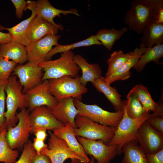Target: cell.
<instances>
[{
	"instance_id": "obj_5",
	"label": "cell",
	"mask_w": 163,
	"mask_h": 163,
	"mask_svg": "<svg viewBox=\"0 0 163 163\" xmlns=\"http://www.w3.org/2000/svg\"><path fill=\"white\" fill-rule=\"evenodd\" d=\"M74 133L88 139L102 141L108 145L113 137L116 128L96 123L90 119L77 115L75 118Z\"/></svg>"
},
{
	"instance_id": "obj_45",
	"label": "cell",
	"mask_w": 163,
	"mask_h": 163,
	"mask_svg": "<svg viewBox=\"0 0 163 163\" xmlns=\"http://www.w3.org/2000/svg\"><path fill=\"white\" fill-rule=\"evenodd\" d=\"M91 161H90L87 163H96L94 161V158L91 156H90ZM71 163H83L81 161L79 160L76 158H72L71 159Z\"/></svg>"
},
{
	"instance_id": "obj_4",
	"label": "cell",
	"mask_w": 163,
	"mask_h": 163,
	"mask_svg": "<svg viewBox=\"0 0 163 163\" xmlns=\"http://www.w3.org/2000/svg\"><path fill=\"white\" fill-rule=\"evenodd\" d=\"M74 55L71 51H68L62 53L58 59L45 60L38 64L44 71L42 81L66 76L74 77L78 75L80 69L74 61Z\"/></svg>"
},
{
	"instance_id": "obj_16",
	"label": "cell",
	"mask_w": 163,
	"mask_h": 163,
	"mask_svg": "<svg viewBox=\"0 0 163 163\" xmlns=\"http://www.w3.org/2000/svg\"><path fill=\"white\" fill-rule=\"evenodd\" d=\"M63 29L60 24L55 25L36 15L30 21L27 34L30 42L39 40L49 35H56L59 30Z\"/></svg>"
},
{
	"instance_id": "obj_8",
	"label": "cell",
	"mask_w": 163,
	"mask_h": 163,
	"mask_svg": "<svg viewBox=\"0 0 163 163\" xmlns=\"http://www.w3.org/2000/svg\"><path fill=\"white\" fill-rule=\"evenodd\" d=\"M29 113L30 111L26 107L21 109L16 115L18 121L17 124L14 127L6 128V141L11 149L22 148L29 141L30 134L31 133Z\"/></svg>"
},
{
	"instance_id": "obj_25",
	"label": "cell",
	"mask_w": 163,
	"mask_h": 163,
	"mask_svg": "<svg viewBox=\"0 0 163 163\" xmlns=\"http://www.w3.org/2000/svg\"><path fill=\"white\" fill-rule=\"evenodd\" d=\"M142 34L140 43L147 48L163 44V24L152 23L146 27Z\"/></svg>"
},
{
	"instance_id": "obj_44",
	"label": "cell",
	"mask_w": 163,
	"mask_h": 163,
	"mask_svg": "<svg viewBox=\"0 0 163 163\" xmlns=\"http://www.w3.org/2000/svg\"><path fill=\"white\" fill-rule=\"evenodd\" d=\"M156 22L163 24V8H161L158 12Z\"/></svg>"
},
{
	"instance_id": "obj_35",
	"label": "cell",
	"mask_w": 163,
	"mask_h": 163,
	"mask_svg": "<svg viewBox=\"0 0 163 163\" xmlns=\"http://www.w3.org/2000/svg\"><path fill=\"white\" fill-rule=\"evenodd\" d=\"M7 81H0V133L6 128L4 116L6 100L5 88Z\"/></svg>"
},
{
	"instance_id": "obj_14",
	"label": "cell",
	"mask_w": 163,
	"mask_h": 163,
	"mask_svg": "<svg viewBox=\"0 0 163 163\" xmlns=\"http://www.w3.org/2000/svg\"><path fill=\"white\" fill-rule=\"evenodd\" d=\"M30 111L29 117L31 133H34L41 129L53 131L64 126L55 118L50 108L46 106L37 107Z\"/></svg>"
},
{
	"instance_id": "obj_24",
	"label": "cell",
	"mask_w": 163,
	"mask_h": 163,
	"mask_svg": "<svg viewBox=\"0 0 163 163\" xmlns=\"http://www.w3.org/2000/svg\"><path fill=\"white\" fill-rule=\"evenodd\" d=\"M93 85L99 92L103 93L110 102L116 111H123L124 101L115 87H112L107 83L102 77L96 79L92 83Z\"/></svg>"
},
{
	"instance_id": "obj_43",
	"label": "cell",
	"mask_w": 163,
	"mask_h": 163,
	"mask_svg": "<svg viewBox=\"0 0 163 163\" xmlns=\"http://www.w3.org/2000/svg\"><path fill=\"white\" fill-rule=\"evenodd\" d=\"M11 40V37L9 33H4L0 31V44H3Z\"/></svg>"
},
{
	"instance_id": "obj_28",
	"label": "cell",
	"mask_w": 163,
	"mask_h": 163,
	"mask_svg": "<svg viewBox=\"0 0 163 163\" xmlns=\"http://www.w3.org/2000/svg\"><path fill=\"white\" fill-rule=\"evenodd\" d=\"M129 92L137 97L147 113L151 111L154 112L159 107L160 101L157 103L155 102L151 97L148 88L141 84L136 85Z\"/></svg>"
},
{
	"instance_id": "obj_33",
	"label": "cell",
	"mask_w": 163,
	"mask_h": 163,
	"mask_svg": "<svg viewBox=\"0 0 163 163\" xmlns=\"http://www.w3.org/2000/svg\"><path fill=\"white\" fill-rule=\"evenodd\" d=\"M127 100H125L127 113L130 118L135 119L139 118L147 113L141 103L133 94L129 92L126 96Z\"/></svg>"
},
{
	"instance_id": "obj_38",
	"label": "cell",
	"mask_w": 163,
	"mask_h": 163,
	"mask_svg": "<svg viewBox=\"0 0 163 163\" xmlns=\"http://www.w3.org/2000/svg\"><path fill=\"white\" fill-rule=\"evenodd\" d=\"M15 9V14L18 18H21L23 12L26 10L27 2L24 0H11Z\"/></svg>"
},
{
	"instance_id": "obj_36",
	"label": "cell",
	"mask_w": 163,
	"mask_h": 163,
	"mask_svg": "<svg viewBox=\"0 0 163 163\" xmlns=\"http://www.w3.org/2000/svg\"><path fill=\"white\" fill-rule=\"evenodd\" d=\"M36 153L32 142L29 141L24 146L20 158L14 163H31L32 159Z\"/></svg>"
},
{
	"instance_id": "obj_41",
	"label": "cell",
	"mask_w": 163,
	"mask_h": 163,
	"mask_svg": "<svg viewBox=\"0 0 163 163\" xmlns=\"http://www.w3.org/2000/svg\"><path fill=\"white\" fill-rule=\"evenodd\" d=\"M33 148L37 154H40L41 151L43 149L47 146V144L44 142V141L40 140L35 138L32 142Z\"/></svg>"
},
{
	"instance_id": "obj_9",
	"label": "cell",
	"mask_w": 163,
	"mask_h": 163,
	"mask_svg": "<svg viewBox=\"0 0 163 163\" xmlns=\"http://www.w3.org/2000/svg\"><path fill=\"white\" fill-rule=\"evenodd\" d=\"M47 146L42 149L40 153L49 157L52 163H63L66 159L76 158L83 163H87L85 160L73 151L65 141L56 136L50 130Z\"/></svg>"
},
{
	"instance_id": "obj_39",
	"label": "cell",
	"mask_w": 163,
	"mask_h": 163,
	"mask_svg": "<svg viewBox=\"0 0 163 163\" xmlns=\"http://www.w3.org/2000/svg\"><path fill=\"white\" fill-rule=\"evenodd\" d=\"M148 163H163V149L152 154H145Z\"/></svg>"
},
{
	"instance_id": "obj_19",
	"label": "cell",
	"mask_w": 163,
	"mask_h": 163,
	"mask_svg": "<svg viewBox=\"0 0 163 163\" xmlns=\"http://www.w3.org/2000/svg\"><path fill=\"white\" fill-rule=\"evenodd\" d=\"M144 45L140 43L139 48L136 47L133 52L129 59L113 74L107 77H104L105 81L110 84L117 81L127 80L131 76L130 69L136 64L140 56L147 49Z\"/></svg>"
},
{
	"instance_id": "obj_40",
	"label": "cell",
	"mask_w": 163,
	"mask_h": 163,
	"mask_svg": "<svg viewBox=\"0 0 163 163\" xmlns=\"http://www.w3.org/2000/svg\"><path fill=\"white\" fill-rule=\"evenodd\" d=\"M31 163H52L48 157L46 155L40 153L34 155L32 159Z\"/></svg>"
},
{
	"instance_id": "obj_1",
	"label": "cell",
	"mask_w": 163,
	"mask_h": 163,
	"mask_svg": "<svg viewBox=\"0 0 163 163\" xmlns=\"http://www.w3.org/2000/svg\"><path fill=\"white\" fill-rule=\"evenodd\" d=\"M163 8V0H134L126 12L123 20L129 29L142 34L149 25L156 22L159 10Z\"/></svg>"
},
{
	"instance_id": "obj_20",
	"label": "cell",
	"mask_w": 163,
	"mask_h": 163,
	"mask_svg": "<svg viewBox=\"0 0 163 163\" xmlns=\"http://www.w3.org/2000/svg\"><path fill=\"white\" fill-rule=\"evenodd\" d=\"M74 128L69 123L53 130V133L59 138L64 140L71 149L87 163L91 158L85 152L84 149L77 139L74 132Z\"/></svg>"
},
{
	"instance_id": "obj_21",
	"label": "cell",
	"mask_w": 163,
	"mask_h": 163,
	"mask_svg": "<svg viewBox=\"0 0 163 163\" xmlns=\"http://www.w3.org/2000/svg\"><path fill=\"white\" fill-rule=\"evenodd\" d=\"M35 9L37 15L55 25L58 24L54 22V18L56 16L60 17L61 14L65 15L72 14L80 16L78 10L75 9L71 8L68 10L58 9L53 6L48 0L35 1Z\"/></svg>"
},
{
	"instance_id": "obj_17",
	"label": "cell",
	"mask_w": 163,
	"mask_h": 163,
	"mask_svg": "<svg viewBox=\"0 0 163 163\" xmlns=\"http://www.w3.org/2000/svg\"><path fill=\"white\" fill-rule=\"evenodd\" d=\"M74 99L72 97H67L60 100L50 109L52 113L59 121L64 125L69 123L75 129V118L78 111L75 105Z\"/></svg>"
},
{
	"instance_id": "obj_7",
	"label": "cell",
	"mask_w": 163,
	"mask_h": 163,
	"mask_svg": "<svg viewBox=\"0 0 163 163\" xmlns=\"http://www.w3.org/2000/svg\"><path fill=\"white\" fill-rule=\"evenodd\" d=\"M74 102L78 111V115L103 125L116 128L123 116V111L109 112L96 104H86L74 98Z\"/></svg>"
},
{
	"instance_id": "obj_46",
	"label": "cell",
	"mask_w": 163,
	"mask_h": 163,
	"mask_svg": "<svg viewBox=\"0 0 163 163\" xmlns=\"http://www.w3.org/2000/svg\"><path fill=\"white\" fill-rule=\"evenodd\" d=\"M0 163H2V162H0Z\"/></svg>"
},
{
	"instance_id": "obj_2",
	"label": "cell",
	"mask_w": 163,
	"mask_h": 163,
	"mask_svg": "<svg viewBox=\"0 0 163 163\" xmlns=\"http://www.w3.org/2000/svg\"><path fill=\"white\" fill-rule=\"evenodd\" d=\"M124 101L123 117L116 128L113 137L108 144L117 146V153L118 155L122 154V148L125 143L131 141L137 142V132L139 127L144 122L152 116H160L159 113L155 112L152 113H147L138 118H131L127 113L125 100Z\"/></svg>"
},
{
	"instance_id": "obj_29",
	"label": "cell",
	"mask_w": 163,
	"mask_h": 163,
	"mask_svg": "<svg viewBox=\"0 0 163 163\" xmlns=\"http://www.w3.org/2000/svg\"><path fill=\"white\" fill-rule=\"evenodd\" d=\"M128 29L123 27L118 30L113 28L110 29H101L95 35L97 39L108 50H111L115 42L127 32Z\"/></svg>"
},
{
	"instance_id": "obj_6",
	"label": "cell",
	"mask_w": 163,
	"mask_h": 163,
	"mask_svg": "<svg viewBox=\"0 0 163 163\" xmlns=\"http://www.w3.org/2000/svg\"><path fill=\"white\" fill-rule=\"evenodd\" d=\"M79 77L78 75L74 77L66 76L48 80L50 93L57 101L67 97L81 101L82 95L87 92L88 89L81 84Z\"/></svg>"
},
{
	"instance_id": "obj_3",
	"label": "cell",
	"mask_w": 163,
	"mask_h": 163,
	"mask_svg": "<svg viewBox=\"0 0 163 163\" xmlns=\"http://www.w3.org/2000/svg\"><path fill=\"white\" fill-rule=\"evenodd\" d=\"M5 91L7 110L4 116L6 128L16 125L18 120L16 111L18 108H26L27 101L25 95L23 92V88L16 76L14 75H11L8 79Z\"/></svg>"
},
{
	"instance_id": "obj_32",
	"label": "cell",
	"mask_w": 163,
	"mask_h": 163,
	"mask_svg": "<svg viewBox=\"0 0 163 163\" xmlns=\"http://www.w3.org/2000/svg\"><path fill=\"white\" fill-rule=\"evenodd\" d=\"M131 54V51L124 53L121 50L115 51L111 54L110 57L107 61L108 67L104 77H109L113 74L129 59Z\"/></svg>"
},
{
	"instance_id": "obj_11",
	"label": "cell",
	"mask_w": 163,
	"mask_h": 163,
	"mask_svg": "<svg viewBox=\"0 0 163 163\" xmlns=\"http://www.w3.org/2000/svg\"><path fill=\"white\" fill-rule=\"evenodd\" d=\"M137 142L145 154H152L163 149V133L151 127L146 120L137 133Z\"/></svg>"
},
{
	"instance_id": "obj_22",
	"label": "cell",
	"mask_w": 163,
	"mask_h": 163,
	"mask_svg": "<svg viewBox=\"0 0 163 163\" xmlns=\"http://www.w3.org/2000/svg\"><path fill=\"white\" fill-rule=\"evenodd\" d=\"M74 60L81 70L82 75L79 77V80L84 86L85 87L88 82L92 83L96 79L102 77L101 69L98 64L88 63L79 54L75 55Z\"/></svg>"
},
{
	"instance_id": "obj_12",
	"label": "cell",
	"mask_w": 163,
	"mask_h": 163,
	"mask_svg": "<svg viewBox=\"0 0 163 163\" xmlns=\"http://www.w3.org/2000/svg\"><path fill=\"white\" fill-rule=\"evenodd\" d=\"M27 107L31 111L34 108L46 106L51 109L56 105L58 101L50 93L48 80L43 81L25 94Z\"/></svg>"
},
{
	"instance_id": "obj_31",
	"label": "cell",
	"mask_w": 163,
	"mask_h": 163,
	"mask_svg": "<svg viewBox=\"0 0 163 163\" xmlns=\"http://www.w3.org/2000/svg\"><path fill=\"white\" fill-rule=\"evenodd\" d=\"M6 128L0 133V162L14 163L19 154L16 149H11L6 139Z\"/></svg>"
},
{
	"instance_id": "obj_42",
	"label": "cell",
	"mask_w": 163,
	"mask_h": 163,
	"mask_svg": "<svg viewBox=\"0 0 163 163\" xmlns=\"http://www.w3.org/2000/svg\"><path fill=\"white\" fill-rule=\"evenodd\" d=\"M46 131L47 130L45 129L38 130L34 133L35 138L39 140L44 141L47 136Z\"/></svg>"
},
{
	"instance_id": "obj_37",
	"label": "cell",
	"mask_w": 163,
	"mask_h": 163,
	"mask_svg": "<svg viewBox=\"0 0 163 163\" xmlns=\"http://www.w3.org/2000/svg\"><path fill=\"white\" fill-rule=\"evenodd\" d=\"M146 121L154 129L163 133V116H153Z\"/></svg>"
},
{
	"instance_id": "obj_13",
	"label": "cell",
	"mask_w": 163,
	"mask_h": 163,
	"mask_svg": "<svg viewBox=\"0 0 163 163\" xmlns=\"http://www.w3.org/2000/svg\"><path fill=\"white\" fill-rule=\"evenodd\" d=\"M43 71L40 66L28 62L25 64L16 66L13 74L18 78L23 93L25 94L41 82L43 74Z\"/></svg>"
},
{
	"instance_id": "obj_10",
	"label": "cell",
	"mask_w": 163,
	"mask_h": 163,
	"mask_svg": "<svg viewBox=\"0 0 163 163\" xmlns=\"http://www.w3.org/2000/svg\"><path fill=\"white\" fill-rule=\"evenodd\" d=\"M86 153L93 157L97 163H110L117 155V146L109 145L101 140H93L76 136Z\"/></svg>"
},
{
	"instance_id": "obj_23",
	"label": "cell",
	"mask_w": 163,
	"mask_h": 163,
	"mask_svg": "<svg viewBox=\"0 0 163 163\" xmlns=\"http://www.w3.org/2000/svg\"><path fill=\"white\" fill-rule=\"evenodd\" d=\"M0 57L12 60L17 64H23L28 61L26 46L11 41L0 44Z\"/></svg>"
},
{
	"instance_id": "obj_34",
	"label": "cell",
	"mask_w": 163,
	"mask_h": 163,
	"mask_svg": "<svg viewBox=\"0 0 163 163\" xmlns=\"http://www.w3.org/2000/svg\"><path fill=\"white\" fill-rule=\"evenodd\" d=\"M17 65L12 60L0 57V81L8 80Z\"/></svg>"
},
{
	"instance_id": "obj_30",
	"label": "cell",
	"mask_w": 163,
	"mask_h": 163,
	"mask_svg": "<svg viewBox=\"0 0 163 163\" xmlns=\"http://www.w3.org/2000/svg\"><path fill=\"white\" fill-rule=\"evenodd\" d=\"M95 45H101V43L97 39L96 35H94L85 40L71 44L63 45L58 44L53 48L48 53L46 56L45 60H50L54 55L59 53H62L76 48Z\"/></svg>"
},
{
	"instance_id": "obj_26",
	"label": "cell",
	"mask_w": 163,
	"mask_h": 163,
	"mask_svg": "<svg viewBox=\"0 0 163 163\" xmlns=\"http://www.w3.org/2000/svg\"><path fill=\"white\" fill-rule=\"evenodd\" d=\"M124 154L122 163H148L145 153L136 141L125 143L122 149Z\"/></svg>"
},
{
	"instance_id": "obj_18",
	"label": "cell",
	"mask_w": 163,
	"mask_h": 163,
	"mask_svg": "<svg viewBox=\"0 0 163 163\" xmlns=\"http://www.w3.org/2000/svg\"><path fill=\"white\" fill-rule=\"evenodd\" d=\"M26 8L30 10L31 14L29 18L17 25L10 28L0 26V30H6L8 31L11 37V41L21 44L26 46L30 43L27 37V31L29 25L33 18L37 15L35 9V1H27Z\"/></svg>"
},
{
	"instance_id": "obj_27",
	"label": "cell",
	"mask_w": 163,
	"mask_h": 163,
	"mask_svg": "<svg viewBox=\"0 0 163 163\" xmlns=\"http://www.w3.org/2000/svg\"><path fill=\"white\" fill-rule=\"evenodd\" d=\"M147 48L133 67L137 72L142 71L146 64L151 62H153L157 65L162 64L160 60L163 56V44Z\"/></svg>"
},
{
	"instance_id": "obj_15",
	"label": "cell",
	"mask_w": 163,
	"mask_h": 163,
	"mask_svg": "<svg viewBox=\"0 0 163 163\" xmlns=\"http://www.w3.org/2000/svg\"><path fill=\"white\" fill-rule=\"evenodd\" d=\"M60 37L59 35H49L30 42L26 46L28 61L38 65L45 60L53 46L58 44V42Z\"/></svg>"
}]
</instances>
